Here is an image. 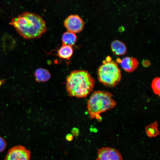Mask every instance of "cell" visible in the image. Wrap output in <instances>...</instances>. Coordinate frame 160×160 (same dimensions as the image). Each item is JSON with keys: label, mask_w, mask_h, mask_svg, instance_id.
I'll return each mask as SVG.
<instances>
[{"label": "cell", "mask_w": 160, "mask_h": 160, "mask_svg": "<svg viewBox=\"0 0 160 160\" xmlns=\"http://www.w3.org/2000/svg\"><path fill=\"white\" fill-rule=\"evenodd\" d=\"M34 76L37 82H44L49 80L51 77V74L47 69L39 68L36 69L35 71Z\"/></svg>", "instance_id": "30bf717a"}, {"label": "cell", "mask_w": 160, "mask_h": 160, "mask_svg": "<svg viewBox=\"0 0 160 160\" xmlns=\"http://www.w3.org/2000/svg\"><path fill=\"white\" fill-rule=\"evenodd\" d=\"M66 139L69 141H71L73 139V136L72 135H68L66 137Z\"/></svg>", "instance_id": "2e32d148"}, {"label": "cell", "mask_w": 160, "mask_h": 160, "mask_svg": "<svg viewBox=\"0 0 160 160\" xmlns=\"http://www.w3.org/2000/svg\"><path fill=\"white\" fill-rule=\"evenodd\" d=\"M111 48L113 53L116 55H125L127 53V46L124 42L118 40L113 41L111 45Z\"/></svg>", "instance_id": "9c48e42d"}, {"label": "cell", "mask_w": 160, "mask_h": 160, "mask_svg": "<svg viewBox=\"0 0 160 160\" xmlns=\"http://www.w3.org/2000/svg\"><path fill=\"white\" fill-rule=\"evenodd\" d=\"M9 24L25 39L40 37L47 30L45 21L39 15L24 12L12 19Z\"/></svg>", "instance_id": "6da1fadb"}, {"label": "cell", "mask_w": 160, "mask_h": 160, "mask_svg": "<svg viewBox=\"0 0 160 160\" xmlns=\"http://www.w3.org/2000/svg\"><path fill=\"white\" fill-rule=\"evenodd\" d=\"M111 93L104 90L94 91L87 103V111L91 119L101 121L100 114L114 108L117 103Z\"/></svg>", "instance_id": "3957f363"}, {"label": "cell", "mask_w": 160, "mask_h": 160, "mask_svg": "<svg viewBox=\"0 0 160 160\" xmlns=\"http://www.w3.org/2000/svg\"><path fill=\"white\" fill-rule=\"evenodd\" d=\"M97 74L99 82L105 86L113 87L119 83L121 79L120 70L116 62L108 57L104 60L98 68Z\"/></svg>", "instance_id": "277c9868"}, {"label": "cell", "mask_w": 160, "mask_h": 160, "mask_svg": "<svg viewBox=\"0 0 160 160\" xmlns=\"http://www.w3.org/2000/svg\"><path fill=\"white\" fill-rule=\"evenodd\" d=\"M151 87L154 93L156 95L160 96V78L156 77L153 79L151 83Z\"/></svg>", "instance_id": "5bb4252c"}, {"label": "cell", "mask_w": 160, "mask_h": 160, "mask_svg": "<svg viewBox=\"0 0 160 160\" xmlns=\"http://www.w3.org/2000/svg\"><path fill=\"white\" fill-rule=\"evenodd\" d=\"M77 36L75 33L67 31L63 34L62 37V44L73 47L76 43Z\"/></svg>", "instance_id": "7c38bea8"}, {"label": "cell", "mask_w": 160, "mask_h": 160, "mask_svg": "<svg viewBox=\"0 0 160 160\" xmlns=\"http://www.w3.org/2000/svg\"><path fill=\"white\" fill-rule=\"evenodd\" d=\"M83 19L77 15H71L64 21V25L68 31L77 33L81 31L84 27Z\"/></svg>", "instance_id": "8992f818"}, {"label": "cell", "mask_w": 160, "mask_h": 160, "mask_svg": "<svg viewBox=\"0 0 160 160\" xmlns=\"http://www.w3.org/2000/svg\"><path fill=\"white\" fill-rule=\"evenodd\" d=\"M158 124L156 121L147 126L145 129L147 136L150 137H156L160 135L158 129Z\"/></svg>", "instance_id": "4fadbf2b"}, {"label": "cell", "mask_w": 160, "mask_h": 160, "mask_svg": "<svg viewBox=\"0 0 160 160\" xmlns=\"http://www.w3.org/2000/svg\"><path fill=\"white\" fill-rule=\"evenodd\" d=\"M7 144L6 140L3 138L0 137V153L4 151L6 148Z\"/></svg>", "instance_id": "9a60e30c"}, {"label": "cell", "mask_w": 160, "mask_h": 160, "mask_svg": "<svg viewBox=\"0 0 160 160\" xmlns=\"http://www.w3.org/2000/svg\"><path fill=\"white\" fill-rule=\"evenodd\" d=\"M120 62L121 68L128 73L135 71L139 65L137 59L132 57H125L120 60Z\"/></svg>", "instance_id": "ba28073f"}, {"label": "cell", "mask_w": 160, "mask_h": 160, "mask_svg": "<svg viewBox=\"0 0 160 160\" xmlns=\"http://www.w3.org/2000/svg\"><path fill=\"white\" fill-rule=\"evenodd\" d=\"M31 152L25 147L17 145L10 148L5 160H31Z\"/></svg>", "instance_id": "5b68a950"}, {"label": "cell", "mask_w": 160, "mask_h": 160, "mask_svg": "<svg viewBox=\"0 0 160 160\" xmlns=\"http://www.w3.org/2000/svg\"><path fill=\"white\" fill-rule=\"evenodd\" d=\"M96 160H123L118 150L109 147H101L97 150Z\"/></svg>", "instance_id": "52a82bcc"}, {"label": "cell", "mask_w": 160, "mask_h": 160, "mask_svg": "<svg viewBox=\"0 0 160 160\" xmlns=\"http://www.w3.org/2000/svg\"><path fill=\"white\" fill-rule=\"evenodd\" d=\"M95 84L94 78L87 71L75 70L66 78V89L70 97L84 98L90 93Z\"/></svg>", "instance_id": "7a4b0ae2"}, {"label": "cell", "mask_w": 160, "mask_h": 160, "mask_svg": "<svg viewBox=\"0 0 160 160\" xmlns=\"http://www.w3.org/2000/svg\"><path fill=\"white\" fill-rule=\"evenodd\" d=\"M73 54L72 47L62 44L58 51V56L61 58L69 60Z\"/></svg>", "instance_id": "8fae6325"}]
</instances>
